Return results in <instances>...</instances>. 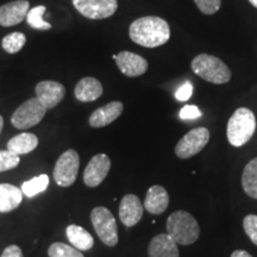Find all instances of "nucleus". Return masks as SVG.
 <instances>
[{
    "label": "nucleus",
    "instance_id": "nucleus-20",
    "mask_svg": "<svg viewBox=\"0 0 257 257\" xmlns=\"http://www.w3.org/2000/svg\"><path fill=\"white\" fill-rule=\"evenodd\" d=\"M66 234L70 244L80 251H87L94 245V239H93L92 234L79 225H69L66 229Z\"/></svg>",
    "mask_w": 257,
    "mask_h": 257
},
{
    "label": "nucleus",
    "instance_id": "nucleus-22",
    "mask_svg": "<svg viewBox=\"0 0 257 257\" xmlns=\"http://www.w3.org/2000/svg\"><path fill=\"white\" fill-rule=\"evenodd\" d=\"M242 187L246 195L257 200V157L249 161L242 174Z\"/></svg>",
    "mask_w": 257,
    "mask_h": 257
},
{
    "label": "nucleus",
    "instance_id": "nucleus-16",
    "mask_svg": "<svg viewBox=\"0 0 257 257\" xmlns=\"http://www.w3.org/2000/svg\"><path fill=\"white\" fill-rule=\"evenodd\" d=\"M149 257H180L178 244L168 233H161L150 240L148 246Z\"/></svg>",
    "mask_w": 257,
    "mask_h": 257
},
{
    "label": "nucleus",
    "instance_id": "nucleus-14",
    "mask_svg": "<svg viewBox=\"0 0 257 257\" xmlns=\"http://www.w3.org/2000/svg\"><path fill=\"white\" fill-rule=\"evenodd\" d=\"M143 217V205L135 194H126L119 204V219L126 227L138 224Z\"/></svg>",
    "mask_w": 257,
    "mask_h": 257
},
{
    "label": "nucleus",
    "instance_id": "nucleus-15",
    "mask_svg": "<svg viewBox=\"0 0 257 257\" xmlns=\"http://www.w3.org/2000/svg\"><path fill=\"white\" fill-rule=\"evenodd\" d=\"M124 105L120 101H112L106 104L102 107L96 108L89 115V125L92 127H104L110 125L123 113Z\"/></svg>",
    "mask_w": 257,
    "mask_h": 257
},
{
    "label": "nucleus",
    "instance_id": "nucleus-2",
    "mask_svg": "<svg viewBox=\"0 0 257 257\" xmlns=\"http://www.w3.org/2000/svg\"><path fill=\"white\" fill-rule=\"evenodd\" d=\"M167 233L180 245H191L200 236V226L197 219L188 212H173L167 219Z\"/></svg>",
    "mask_w": 257,
    "mask_h": 257
},
{
    "label": "nucleus",
    "instance_id": "nucleus-32",
    "mask_svg": "<svg viewBox=\"0 0 257 257\" xmlns=\"http://www.w3.org/2000/svg\"><path fill=\"white\" fill-rule=\"evenodd\" d=\"M0 257H24V255H23V251H22V249L19 248L18 245L12 244V245L6 246Z\"/></svg>",
    "mask_w": 257,
    "mask_h": 257
},
{
    "label": "nucleus",
    "instance_id": "nucleus-5",
    "mask_svg": "<svg viewBox=\"0 0 257 257\" xmlns=\"http://www.w3.org/2000/svg\"><path fill=\"white\" fill-rule=\"evenodd\" d=\"M91 220L96 234L105 245L115 246L118 244V227L113 214L108 208L99 206L91 212Z\"/></svg>",
    "mask_w": 257,
    "mask_h": 257
},
{
    "label": "nucleus",
    "instance_id": "nucleus-9",
    "mask_svg": "<svg viewBox=\"0 0 257 257\" xmlns=\"http://www.w3.org/2000/svg\"><path fill=\"white\" fill-rule=\"evenodd\" d=\"M80 15L88 19H105L115 14L117 0H72Z\"/></svg>",
    "mask_w": 257,
    "mask_h": 257
},
{
    "label": "nucleus",
    "instance_id": "nucleus-1",
    "mask_svg": "<svg viewBox=\"0 0 257 257\" xmlns=\"http://www.w3.org/2000/svg\"><path fill=\"white\" fill-rule=\"evenodd\" d=\"M128 36L135 43L144 48H157L170 38V28L163 18L156 16L141 17L128 28Z\"/></svg>",
    "mask_w": 257,
    "mask_h": 257
},
{
    "label": "nucleus",
    "instance_id": "nucleus-24",
    "mask_svg": "<svg viewBox=\"0 0 257 257\" xmlns=\"http://www.w3.org/2000/svg\"><path fill=\"white\" fill-rule=\"evenodd\" d=\"M47 8L43 5L36 6V8L29 10L27 15V22L32 29L36 30H50L51 24L48 23L43 19V16L46 14Z\"/></svg>",
    "mask_w": 257,
    "mask_h": 257
},
{
    "label": "nucleus",
    "instance_id": "nucleus-12",
    "mask_svg": "<svg viewBox=\"0 0 257 257\" xmlns=\"http://www.w3.org/2000/svg\"><path fill=\"white\" fill-rule=\"evenodd\" d=\"M113 59L120 72L128 78H137L148 70V61L131 51H120L117 55H113Z\"/></svg>",
    "mask_w": 257,
    "mask_h": 257
},
{
    "label": "nucleus",
    "instance_id": "nucleus-29",
    "mask_svg": "<svg viewBox=\"0 0 257 257\" xmlns=\"http://www.w3.org/2000/svg\"><path fill=\"white\" fill-rule=\"evenodd\" d=\"M194 3L200 12L207 16L216 14L221 5V0H194Z\"/></svg>",
    "mask_w": 257,
    "mask_h": 257
},
{
    "label": "nucleus",
    "instance_id": "nucleus-10",
    "mask_svg": "<svg viewBox=\"0 0 257 257\" xmlns=\"http://www.w3.org/2000/svg\"><path fill=\"white\" fill-rule=\"evenodd\" d=\"M111 169V160L106 154H96L88 162L83 172V182L88 187H98L106 179Z\"/></svg>",
    "mask_w": 257,
    "mask_h": 257
},
{
    "label": "nucleus",
    "instance_id": "nucleus-4",
    "mask_svg": "<svg viewBox=\"0 0 257 257\" xmlns=\"http://www.w3.org/2000/svg\"><path fill=\"white\" fill-rule=\"evenodd\" d=\"M193 72L205 81L216 85L226 83L231 80V70L223 61L213 55L200 54L192 61Z\"/></svg>",
    "mask_w": 257,
    "mask_h": 257
},
{
    "label": "nucleus",
    "instance_id": "nucleus-26",
    "mask_svg": "<svg viewBox=\"0 0 257 257\" xmlns=\"http://www.w3.org/2000/svg\"><path fill=\"white\" fill-rule=\"evenodd\" d=\"M49 257H85L80 250L61 242L53 243L48 249Z\"/></svg>",
    "mask_w": 257,
    "mask_h": 257
},
{
    "label": "nucleus",
    "instance_id": "nucleus-30",
    "mask_svg": "<svg viewBox=\"0 0 257 257\" xmlns=\"http://www.w3.org/2000/svg\"><path fill=\"white\" fill-rule=\"evenodd\" d=\"M201 111L195 105H186L180 111V118L184 120L198 119L199 117H201Z\"/></svg>",
    "mask_w": 257,
    "mask_h": 257
},
{
    "label": "nucleus",
    "instance_id": "nucleus-8",
    "mask_svg": "<svg viewBox=\"0 0 257 257\" xmlns=\"http://www.w3.org/2000/svg\"><path fill=\"white\" fill-rule=\"evenodd\" d=\"M210 142V131L206 127H195L185 135L175 147L179 159L186 160L195 156Z\"/></svg>",
    "mask_w": 257,
    "mask_h": 257
},
{
    "label": "nucleus",
    "instance_id": "nucleus-17",
    "mask_svg": "<svg viewBox=\"0 0 257 257\" xmlns=\"http://www.w3.org/2000/svg\"><path fill=\"white\" fill-rule=\"evenodd\" d=\"M169 205V195L162 186L155 185L148 189L144 207L152 214H161L167 210Z\"/></svg>",
    "mask_w": 257,
    "mask_h": 257
},
{
    "label": "nucleus",
    "instance_id": "nucleus-28",
    "mask_svg": "<svg viewBox=\"0 0 257 257\" xmlns=\"http://www.w3.org/2000/svg\"><path fill=\"white\" fill-rule=\"evenodd\" d=\"M243 227L246 236L257 246V216L256 214H248L243 219Z\"/></svg>",
    "mask_w": 257,
    "mask_h": 257
},
{
    "label": "nucleus",
    "instance_id": "nucleus-21",
    "mask_svg": "<svg viewBox=\"0 0 257 257\" xmlns=\"http://www.w3.org/2000/svg\"><path fill=\"white\" fill-rule=\"evenodd\" d=\"M38 146V138L35 134L23 133L17 136L12 137L8 142L9 152L16 154V155H25L34 152Z\"/></svg>",
    "mask_w": 257,
    "mask_h": 257
},
{
    "label": "nucleus",
    "instance_id": "nucleus-35",
    "mask_svg": "<svg viewBox=\"0 0 257 257\" xmlns=\"http://www.w3.org/2000/svg\"><path fill=\"white\" fill-rule=\"evenodd\" d=\"M250 4H251L252 6H255V8L257 9V0H249Z\"/></svg>",
    "mask_w": 257,
    "mask_h": 257
},
{
    "label": "nucleus",
    "instance_id": "nucleus-23",
    "mask_svg": "<svg viewBox=\"0 0 257 257\" xmlns=\"http://www.w3.org/2000/svg\"><path fill=\"white\" fill-rule=\"evenodd\" d=\"M48 186H49V176L47 174H42L40 176H35V178L29 180V181H25L22 185L21 189L23 194L27 195L28 198H32L46 191Z\"/></svg>",
    "mask_w": 257,
    "mask_h": 257
},
{
    "label": "nucleus",
    "instance_id": "nucleus-33",
    "mask_svg": "<svg viewBox=\"0 0 257 257\" xmlns=\"http://www.w3.org/2000/svg\"><path fill=\"white\" fill-rule=\"evenodd\" d=\"M231 257H252L248 251L245 250H234V251L231 253Z\"/></svg>",
    "mask_w": 257,
    "mask_h": 257
},
{
    "label": "nucleus",
    "instance_id": "nucleus-13",
    "mask_svg": "<svg viewBox=\"0 0 257 257\" xmlns=\"http://www.w3.org/2000/svg\"><path fill=\"white\" fill-rule=\"evenodd\" d=\"M30 10L28 0H15L0 6V25L5 28L15 27L27 19Z\"/></svg>",
    "mask_w": 257,
    "mask_h": 257
},
{
    "label": "nucleus",
    "instance_id": "nucleus-31",
    "mask_svg": "<svg viewBox=\"0 0 257 257\" xmlns=\"http://www.w3.org/2000/svg\"><path fill=\"white\" fill-rule=\"evenodd\" d=\"M192 93H193V85L192 82L187 81L185 82L184 85L178 89V91H176L175 98L178 99L179 101H187L192 96Z\"/></svg>",
    "mask_w": 257,
    "mask_h": 257
},
{
    "label": "nucleus",
    "instance_id": "nucleus-34",
    "mask_svg": "<svg viewBox=\"0 0 257 257\" xmlns=\"http://www.w3.org/2000/svg\"><path fill=\"white\" fill-rule=\"evenodd\" d=\"M3 128H4V118H3L2 115H0V134H2Z\"/></svg>",
    "mask_w": 257,
    "mask_h": 257
},
{
    "label": "nucleus",
    "instance_id": "nucleus-11",
    "mask_svg": "<svg viewBox=\"0 0 257 257\" xmlns=\"http://www.w3.org/2000/svg\"><path fill=\"white\" fill-rule=\"evenodd\" d=\"M35 92H36V98L47 110L59 105L66 95V88L62 83L51 80L38 82L35 87Z\"/></svg>",
    "mask_w": 257,
    "mask_h": 257
},
{
    "label": "nucleus",
    "instance_id": "nucleus-7",
    "mask_svg": "<svg viewBox=\"0 0 257 257\" xmlns=\"http://www.w3.org/2000/svg\"><path fill=\"white\" fill-rule=\"evenodd\" d=\"M80 157L75 150L69 149L64 152L56 161L54 168V180L61 187H69L78 178Z\"/></svg>",
    "mask_w": 257,
    "mask_h": 257
},
{
    "label": "nucleus",
    "instance_id": "nucleus-18",
    "mask_svg": "<svg viewBox=\"0 0 257 257\" xmlns=\"http://www.w3.org/2000/svg\"><path fill=\"white\" fill-rule=\"evenodd\" d=\"M104 92L101 82L98 79L87 76L83 78L78 82L74 89V94L79 101L82 102H91L99 99Z\"/></svg>",
    "mask_w": 257,
    "mask_h": 257
},
{
    "label": "nucleus",
    "instance_id": "nucleus-27",
    "mask_svg": "<svg viewBox=\"0 0 257 257\" xmlns=\"http://www.w3.org/2000/svg\"><path fill=\"white\" fill-rule=\"evenodd\" d=\"M21 159L9 150H0V173L8 172L18 167Z\"/></svg>",
    "mask_w": 257,
    "mask_h": 257
},
{
    "label": "nucleus",
    "instance_id": "nucleus-6",
    "mask_svg": "<svg viewBox=\"0 0 257 257\" xmlns=\"http://www.w3.org/2000/svg\"><path fill=\"white\" fill-rule=\"evenodd\" d=\"M47 113V108L41 104V101L35 98L24 101L14 112L11 117V123L19 130H28L35 125L40 124Z\"/></svg>",
    "mask_w": 257,
    "mask_h": 257
},
{
    "label": "nucleus",
    "instance_id": "nucleus-19",
    "mask_svg": "<svg viewBox=\"0 0 257 257\" xmlns=\"http://www.w3.org/2000/svg\"><path fill=\"white\" fill-rule=\"evenodd\" d=\"M23 200V192L11 184H0V212L6 213L17 208Z\"/></svg>",
    "mask_w": 257,
    "mask_h": 257
},
{
    "label": "nucleus",
    "instance_id": "nucleus-3",
    "mask_svg": "<svg viewBox=\"0 0 257 257\" xmlns=\"http://www.w3.org/2000/svg\"><path fill=\"white\" fill-rule=\"evenodd\" d=\"M256 128V118L251 110L239 107L227 121L226 136L231 146L242 147L251 140Z\"/></svg>",
    "mask_w": 257,
    "mask_h": 257
},
{
    "label": "nucleus",
    "instance_id": "nucleus-25",
    "mask_svg": "<svg viewBox=\"0 0 257 257\" xmlns=\"http://www.w3.org/2000/svg\"><path fill=\"white\" fill-rule=\"evenodd\" d=\"M27 43V37L22 32H12V34L6 35L2 41V47L6 53L16 54L23 49Z\"/></svg>",
    "mask_w": 257,
    "mask_h": 257
}]
</instances>
